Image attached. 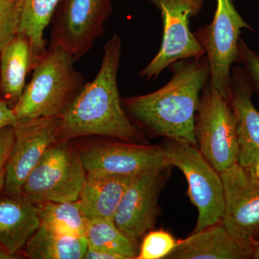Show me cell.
<instances>
[{
	"label": "cell",
	"mask_w": 259,
	"mask_h": 259,
	"mask_svg": "<svg viewBox=\"0 0 259 259\" xmlns=\"http://www.w3.org/2000/svg\"><path fill=\"white\" fill-rule=\"evenodd\" d=\"M84 259H124L121 255L114 254L109 252L103 251V250L93 249L89 248L85 253Z\"/></svg>",
	"instance_id": "cell-28"
},
{
	"label": "cell",
	"mask_w": 259,
	"mask_h": 259,
	"mask_svg": "<svg viewBox=\"0 0 259 259\" xmlns=\"http://www.w3.org/2000/svg\"><path fill=\"white\" fill-rule=\"evenodd\" d=\"M258 3H259V0H258Z\"/></svg>",
	"instance_id": "cell-33"
},
{
	"label": "cell",
	"mask_w": 259,
	"mask_h": 259,
	"mask_svg": "<svg viewBox=\"0 0 259 259\" xmlns=\"http://www.w3.org/2000/svg\"><path fill=\"white\" fill-rule=\"evenodd\" d=\"M243 28L253 30L237 11L233 0H216L212 23L194 32L208 61L209 82L228 100L232 64L238 63L240 34Z\"/></svg>",
	"instance_id": "cell-8"
},
{
	"label": "cell",
	"mask_w": 259,
	"mask_h": 259,
	"mask_svg": "<svg viewBox=\"0 0 259 259\" xmlns=\"http://www.w3.org/2000/svg\"><path fill=\"white\" fill-rule=\"evenodd\" d=\"M134 177L88 173L79 200L88 220L113 221L119 202Z\"/></svg>",
	"instance_id": "cell-17"
},
{
	"label": "cell",
	"mask_w": 259,
	"mask_h": 259,
	"mask_svg": "<svg viewBox=\"0 0 259 259\" xmlns=\"http://www.w3.org/2000/svg\"><path fill=\"white\" fill-rule=\"evenodd\" d=\"M88 247L84 236H66L40 226L25 245V254L31 259H82Z\"/></svg>",
	"instance_id": "cell-19"
},
{
	"label": "cell",
	"mask_w": 259,
	"mask_h": 259,
	"mask_svg": "<svg viewBox=\"0 0 259 259\" xmlns=\"http://www.w3.org/2000/svg\"><path fill=\"white\" fill-rule=\"evenodd\" d=\"M23 0H0V51L19 33Z\"/></svg>",
	"instance_id": "cell-24"
},
{
	"label": "cell",
	"mask_w": 259,
	"mask_h": 259,
	"mask_svg": "<svg viewBox=\"0 0 259 259\" xmlns=\"http://www.w3.org/2000/svg\"><path fill=\"white\" fill-rule=\"evenodd\" d=\"M112 10L113 0H60L49 24V47L80 60L105 34Z\"/></svg>",
	"instance_id": "cell-6"
},
{
	"label": "cell",
	"mask_w": 259,
	"mask_h": 259,
	"mask_svg": "<svg viewBox=\"0 0 259 259\" xmlns=\"http://www.w3.org/2000/svg\"><path fill=\"white\" fill-rule=\"evenodd\" d=\"M84 237L89 248L121 255L124 259L137 258L138 247L111 220H89Z\"/></svg>",
	"instance_id": "cell-22"
},
{
	"label": "cell",
	"mask_w": 259,
	"mask_h": 259,
	"mask_svg": "<svg viewBox=\"0 0 259 259\" xmlns=\"http://www.w3.org/2000/svg\"><path fill=\"white\" fill-rule=\"evenodd\" d=\"M41 226L38 207L22 195L0 199V245L11 255Z\"/></svg>",
	"instance_id": "cell-16"
},
{
	"label": "cell",
	"mask_w": 259,
	"mask_h": 259,
	"mask_svg": "<svg viewBox=\"0 0 259 259\" xmlns=\"http://www.w3.org/2000/svg\"><path fill=\"white\" fill-rule=\"evenodd\" d=\"M5 167L0 170V191L5 187Z\"/></svg>",
	"instance_id": "cell-30"
},
{
	"label": "cell",
	"mask_w": 259,
	"mask_h": 259,
	"mask_svg": "<svg viewBox=\"0 0 259 259\" xmlns=\"http://www.w3.org/2000/svg\"><path fill=\"white\" fill-rule=\"evenodd\" d=\"M122 54L120 37L113 35L104 47L100 69L60 117L61 140L101 136L137 143L144 140L141 130L124 110L117 87Z\"/></svg>",
	"instance_id": "cell-2"
},
{
	"label": "cell",
	"mask_w": 259,
	"mask_h": 259,
	"mask_svg": "<svg viewBox=\"0 0 259 259\" xmlns=\"http://www.w3.org/2000/svg\"><path fill=\"white\" fill-rule=\"evenodd\" d=\"M15 141V127L13 126L0 130V170L6 165Z\"/></svg>",
	"instance_id": "cell-26"
},
{
	"label": "cell",
	"mask_w": 259,
	"mask_h": 259,
	"mask_svg": "<svg viewBox=\"0 0 259 259\" xmlns=\"http://www.w3.org/2000/svg\"><path fill=\"white\" fill-rule=\"evenodd\" d=\"M60 0H23L19 33L28 37L32 51V69L47 50L44 31L49 26Z\"/></svg>",
	"instance_id": "cell-20"
},
{
	"label": "cell",
	"mask_w": 259,
	"mask_h": 259,
	"mask_svg": "<svg viewBox=\"0 0 259 259\" xmlns=\"http://www.w3.org/2000/svg\"><path fill=\"white\" fill-rule=\"evenodd\" d=\"M18 258L17 255H13L8 253L3 247L0 245V259H16Z\"/></svg>",
	"instance_id": "cell-29"
},
{
	"label": "cell",
	"mask_w": 259,
	"mask_h": 259,
	"mask_svg": "<svg viewBox=\"0 0 259 259\" xmlns=\"http://www.w3.org/2000/svg\"><path fill=\"white\" fill-rule=\"evenodd\" d=\"M163 169L134 177L116 209L113 222L136 246L156 224Z\"/></svg>",
	"instance_id": "cell-13"
},
{
	"label": "cell",
	"mask_w": 259,
	"mask_h": 259,
	"mask_svg": "<svg viewBox=\"0 0 259 259\" xmlns=\"http://www.w3.org/2000/svg\"><path fill=\"white\" fill-rule=\"evenodd\" d=\"M79 150L87 173L136 177L171 166L163 149L137 143L99 142Z\"/></svg>",
	"instance_id": "cell-12"
},
{
	"label": "cell",
	"mask_w": 259,
	"mask_h": 259,
	"mask_svg": "<svg viewBox=\"0 0 259 259\" xmlns=\"http://www.w3.org/2000/svg\"><path fill=\"white\" fill-rule=\"evenodd\" d=\"M253 250L254 243L233 236L220 221L179 241L166 258L249 259Z\"/></svg>",
	"instance_id": "cell-15"
},
{
	"label": "cell",
	"mask_w": 259,
	"mask_h": 259,
	"mask_svg": "<svg viewBox=\"0 0 259 259\" xmlns=\"http://www.w3.org/2000/svg\"><path fill=\"white\" fill-rule=\"evenodd\" d=\"M60 117H39L18 120L15 141L5 165V190L10 195H20L32 170L48 149L60 141Z\"/></svg>",
	"instance_id": "cell-10"
},
{
	"label": "cell",
	"mask_w": 259,
	"mask_h": 259,
	"mask_svg": "<svg viewBox=\"0 0 259 259\" xmlns=\"http://www.w3.org/2000/svg\"><path fill=\"white\" fill-rule=\"evenodd\" d=\"M170 81L157 91L121 100L130 119L166 139L197 146L195 115L210 70L204 55L175 61Z\"/></svg>",
	"instance_id": "cell-1"
},
{
	"label": "cell",
	"mask_w": 259,
	"mask_h": 259,
	"mask_svg": "<svg viewBox=\"0 0 259 259\" xmlns=\"http://www.w3.org/2000/svg\"><path fill=\"white\" fill-rule=\"evenodd\" d=\"M224 209L221 222L242 241H259V181L238 163L221 173Z\"/></svg>",
	"instance_id": "cell-11"
},
{
	"label": "cell",
	"mask_w": 259,
	"mask_h": 259,
	"mask_svg": "<svg viewBox=\"0 0 259 259\" xmlns=\"http://www.w3.org/2000/svg\"><path fill=\"white\" fill-rule=\"evenodd\" d=\"M253 92L244 69L240 66L232 68L228 102L236 122L238 163L251 173L259 158V112L252 103Z\"/></svg>",
	"instance_id": "cell-14"
},
{
	"label": "cell",
	"mask_w": 259,
	"mask_h": 259,
	"mask_svg": "<svg viewBox=\"0 0 259 259\" xmlns=\"http://www.w3.org/2000/svg\"><path fill=\"white\" fill-rule=\"evenodd\" d=\"M163 153L171 166L182 171L188 183V194L198 210L194 232L220 222L224 209L221 174L204 158L197 146L166 139Z\"/></svg>",
	"instance_id": "cell-5"
},
{
	"label": "cell",
	"mask_w": 259,
	"mask_h": 259,
	"mask_svg": "<svg viewBox=\"0 0 259 259\" xmlns=\"http://www.w3.org/2000/svg\"><path fill=\"white\" fill-rule=\"evenodd\" d=\"M194 127L197 147L216 171L222 173L238 163L234 116L228 100L209 81L201 94Z\"/></svg>",
	"instance_id": "cell-7"
},
{
	"label": "cell",
	"mask_w": 259,
	"mask_h": 259,
	"mask_svg": "<svg viewBox=\"0 0 259 259\" xmlns=\"http://www.w3.org/2000/svg\"><path fill=\"white\" fill-rule=\"evenodd\" d=\"M87 175L79 150L69 140H60L30 172L20 195L35 204L76 201Z\"/></svg>",
	"instance_id": "cell-4"
},
{
	"label": "cell",
	"mask_w": 259,
	"mask_h": 259,
	"mask_svg": "<svg viewBox=\"0 0 259 259\" xmlns=\"http://www.w3.org/2000/svg\"><path fill=\"white\" fill-rule=\"evenodd\" d=\"M32 71V51L28 37L18 33L0 51V95L8 104L19 101Z\"/></svg>",
	"instance_id": "cell-18"
},
{
	"label": "cell",
	"mask_w": 259,
	"mask_h": 259,
	"mask_svg": "<svg viewBox=\"0 0 259 259\" xmlns=\"http://www.w3.org/2000/svg\"><path fill=\"white\" fill-rule=\"evenodd\" d=\"M238 64L244 65L243 69L249 78L253 91L259 96V55L241 38L238 47Z\"/></svg>",
	"instance_id": "cell-25"
},
{
	"label": "cell",
	"mask_w": 259,
	"mask_h": 259,
	"mask_svg": "<svg viewBox=\"0 0 259 259\" xmlns=\"http://www.w3.org/2000/svg\"><path fill=\"white\" fill-rule=\"evenodd\" d=\"M74 62L62 49L48 47L32 66L31 79L13 107L18 120L62 115L85 83Z\"/></svg>",
	"instance_id": "cell-3"
},
{
	"label": "cell",
	"mask_w": 259,
	"mask_h": 259,
	"mask_svg": "<svg viewBox=\"0 0 259 259\" xmlns=\"http://www.w3.org/2000/svg\"><path fill=\"white\" fill-rule=\"evenodd\" d=\"M18 121L13 109L0 95V130L9 126L14 127Z\"/></svg>",
	"instance_id": "cell-27"
},
{
	"label": "cell",
	"mask_w": 259,
	"mask_h": 259,
	"mask_svg": "<svg viewBox=\"0 0 259 259\" xmlns=\"http://www.w3.org/2000/svg\"><path fill=\"white\" fill-rule=\"evenodd\" d=\"M253 174L255 178L259 181V158L255 162L254 167H253Z\"/></svg>",
	"instance_id": "cell-31"
},
{
	"label": "cell",
	"mask_w": 259,
	"mask_h": 259,
	"mask_svg": "<svg viewBox=\"0 0 259 259\" xmlns=\"http://www.w3.org/2000/svg\"><path fill=\"white\" fill-rule=\"evenodd\" d=\"M161 12L163 37L161 47L139 76L155 79L175 61L205 55L190 30V20L199 14L204 0H148Z\"/></svg>",
	"instance_id": "cell-9"
},
{
	"label": "cell",
	"mask_w": 259,
	"mask_h": 259,
	"mask_svg": "<svg viewBox=\"0 0 259 259\" xmlns=\"http://www.w3.org/2000/svg\"><path fill=\"white\" fill-rule=\"evenodd\" d=\"M178 241L168 232L150 231L141 242L138 259L166 258L176 248Z\"/></svg>",
	"instance_id": "cell-23"
},
{
	"label": "cell",
	"mask_w": 259,
	"mask_h": 259,
	"mask_svg": "<svg viewBox=\"0 0 259 259\" xmlns=\"http://www.w3.org/2000/svg\"><path fill=\"white\" fill-rule=\"evenodd\" d=\"M38 212L41 226L66 236H85L89 220L79 199L40 204Z\"/></svg>",
	"instance_id": "cell-21"
},
{
	"label": "cell",
	"mask_w": 259,
	"mask_h": 259,
	"mask_svg": "<svg viewBox=\"0 0 259 259\" xmlns=\"http://www.w3.org/2000/svg\"><path fill=\"white\" fill-rule=\"evenodd\" d=\"M253 258L259 259V241L254 243V250H253Z\"/></svg>",
	"instance_id": "cell-32"
}]
</instances>
